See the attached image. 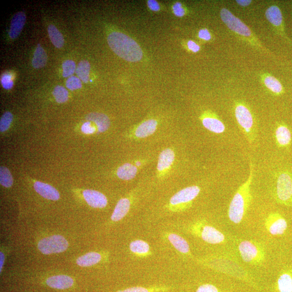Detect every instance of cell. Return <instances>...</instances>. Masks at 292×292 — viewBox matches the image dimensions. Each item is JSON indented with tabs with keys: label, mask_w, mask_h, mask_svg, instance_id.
I'll use <instances>...</instances> for the list:
<instances>
[{
	"label": "cell",
	"mask_w": 292,
	"mask_h": 292,
	"mask_svg": "<svg viewBox=\"0 0 292 292\" xmlns=\"http://www.w3.org/2000/svg\"><path fill=\"white\" fill-rule=\"evenodd\" d=\"M0 184L3 186L9 188L13 184V179L9 170L5 167L0 168Z\"/></svg>",
	"instance_id": "30"
},
{
	"label": "cell",
	"mask_w": 292,
	"mask_h": 292,
	"mask_svg": "<svg viewBox=\"0 0 292 292\" xmlns=\"http://www.w3.org/2000/svg\"><path fill=\"white\" fill-rule=\"evenodd\" d=\"M66 87L69 89L74 91L82 87V82L80 79L76 77H71L67 79Z\"/></svg>",
	"instance_id": "35"
},
{
	"label": "cell",
	"mask_w": 292,
	"mask_h": 292,
	"mask_svg": "<svg viewBox=\"0 0 292 292\" xmlns=\"http://www.w3.org/2000/svg\"><path fill=\"white\" fill-rule=\"evenodd\" d=\"M253 179V165L249 162V174L246 181L238 189L228 210L230 220L235 224H240L245 216L252 201L251 185Z\"/></svg>",
	"instance_id": "1"
},
{
	"label": "cell",
	"mask_w": 292,
	"mask_h": 292,
	"mask_svg": "<svg viewBox=\"0 0 292 292\" xmlns=\"http://www.w3.org/2000/svg\"><path fill=\"white\" fill-rule=\"evenodd\" d=\"M196 292H221L213 285L205 284L199 287Z\"/></svg>",
	"instance_id": "37"
},
{
	"label": "cell",
	"mask_w": 292,
	"mask_h": 292,
	"mask_svg": "<svg viewBox=\"0 0 292 292\" xmlns=\"http://www.w3.org/2000/svg\"><path fill=\"white\" fill-rule=\"evenodd\" d=\"M48 32L53 45L58 49H60L64 45V39L63 35L54 25H50L48 28Z\"/></svg>",
	"instance_id": "28"
},
{
	"label": "cell",
	"mask_w": 292,
	"mask_h": 292,
	"mask_svg": "<svg viewBox=\"0 0 292 292\" xmlns=\"http://www.w3.org/2000/svg\"><path fill=\"white\" fill-rule=\"evenodd\" d=\"M107 41L110 49L125 60L135 62L142 59L143 52L140 47L130 36L115 31L108 35Z\"/></svg>",
	"instance_id": "2"
},
{
	"label": "cell",
	"mask_w": 292,
	"mask_h": 292,
	"mask_svg": "<svg viewBox=\"0 0 292 292\" xmlns=\"http://www.w3.org/2000/svg\"><path fill=\"white\" fill-rule=\"evenodd\" d=\"M1 81L3 87L5 89H10L13 86L14 82L12 80V76L8 73L3 74L1 77Z\"/></svg>",
	"instance_id": "36"
},
{
	"label": "cell",
	"mask_w": 292,
	"mask_h": 292,
	"mask_svg": "<svg viewBox=\"0 0 292 292\" xmlns=\"http://www.w3.org/2000/svg\"><path fill=\"white\" fill-rule=\"evenodd\" d=\"M196 233H199L204 241L211 244H220L225 241V236L216 228L210 225H201L195 227Z\"/></svg>",
	"instance_id": "10"
},
{
	"label": "cell",
	"mask_w": 292,
	"mask_h": 292,
	"mask_svg": "<svg viewBox=\"0 0 292 292\" xmlns=\"http://www.w3.org/2000/svg\"><path fill=\"white\" fill-rule=\"evenodd\" d=\"M86 120L93 121L96 124L99 132H104L107 130L110 124L108 117L102 113H90L86 116Z\"/></svg>",
	"instance_id": "22"
},
{
	"label": "cell",
	"mask_w": 292,
	"mask_h": 292,
	"mask_svg": "<svg viewBox=\"0 0 292 292\" xmlns=\"http://www.w3.org/2000/svg\"><path fill=\"white\" fill-rule=\"evenodd\" d=\"M265 16L277 33L292 44V41L286 34L283 16L280 8L277 5H272L266 9Z\"/></svg>",
	"instance_id": "8"
},
{
	"label": "cell",
	"mask_w": 292,
	"mask_h": 292,
	"mask_svg": "<svg viewBox=\"0 0 292 292\" xmlns=\"http://www.w3.org/2000/svg\"><path fill=\"white\" fill-rule=\"evenodd\" d=\"M46 283L52 288L65 290L71 288L74 284V280L69 276L59 275L48 278Z\"/></svg>",
	"instance_id": "18"
},
{
	"label": "cell",
	"mask_w": 292,
	"mask_h": 292,
	"mask_svg": "<svg viewBox=\"0 0 292 292\" xmlns=\"http://www.w3.org/2000/svg\"><path fill=\"white\" fill-rule=\"evenodd\" d=\"M62 69L63 77L65 78L70 77L76 71V63L73 60H66L63 63Z\"/></svg>",
	"instance_id": "33"
},
{
	"label": "cell",
	"mask_w": 292,
	"mask_h": 292,
	"mask_svg": "<svg viewBox=\"0 0 292 292\" xmlns=\"http://www.w3.org/2000/svg\"><path fill=\"white\" fill-rule=\"evenodd\" d=\"M91 66L86 60H82L79 63L76 69L77 75L83 82L87 83L89 81Z\"/></svg>",
	"instance_id": "29"
},
{
	"label": "cell",
	"mask_w": 292,
	"mask_h": 292,
	"mask_svg": "<svg viewBox=\"0 0 292 292\" xmlns=\"http://www.w3.org/2000/svg\"><path fill=\"white\" fill-rule=\"evenodd\" d=\"M147 4L148 7L153 11L157 12L160 10V6H159L158 2L155 1V0H149V1H148Z\"/></svg>",
	"instance_id": "41"
},
{
	"label": "cell",
	"mask_w": 292,
	"mask_h": 292,
	"mask_svg": "<svg viewBox=\"0 0 292 292\" xmlns=\"http://www.w3.org/2000/svg\"><path fill=\"white\" fill-rule=\"evenodd\" d=\"M175 153L171 148H166L159 155L157 171L159 177L165 175L172 166L175 160Z\"/></svg>",
	"instance_id": "13"
},
{
	"label": "cell",
	"mask_w": 292,
	"mask_h": 292,
	"mask_svg": "<svg viewBox=\"0 0 292 292\" xmlns=\"http://www.w3.org/2000/svg\"><path fill=\"white\" fill-rule=\"evenodd\" d=\"M38 247L44 254L59 253L66 251L68 242L64 237L54 235L42 239L38 243Z\"/></svg>",
	"instance_id": "7"
},
{
	"label": "cell",
	"mask_w": 292,
	"mask_h": 292,
	"mask_svg": "<svg viewBox=\"0 0 292 292\" xmlns=\"http://www.w3.org/2000/svg\"><path fill=\"white\" fill-rule=\"evenodd\" d=\"M277 285L279 292H292V274L288 272L281 274Z\"/></svg>",
	"instance_id": "27"
},
{
	"label": "cell",
	"mask_w": 292,
	"mask_h": 292,
	"mask_svg": "<svg viewBox=\"0 0 292 292\" xmlns=\"http://www.w3.org/2000/svg\"><path fill=\"white\" fill-rule=\"evenodd\" d=\"M188 49L194 53L198 52L200 50V47L194 41H189L187 43Z\"/></svg>",
	"instance_id": "42"
},
{
	"label": "cell",
	"mask_w": 292,
	"mask_h": 292,
	"mask_svg": "<svg viewBox=\"0 0 292 292\" xmlns=\"http://www.w3.org/2000/svg\"><path fill=\"white\" fill-rule=\"evenodd\" d=\"M220 17L222 22L224 23L232 32L237 35L243 41L256 48V49L262 51L263 52L268 53L263 45L260 43L259 40L255 35L250 28L242 21L233 14L229 10L226 8H222L220 10Z\"/></svg>",
	"instance_id": "3"
},
{
	"label": "cell",
	"mask_w": 292,
	"mask_h": 292,
	"mask_svg": "<svg viewBox=\"0 0 292 292\" xmlns=\"http://www.w3.org/2000/svg\"><path fill=\"white\" fill-rule=\"evenodd\" d=\"M274 197L281 205L292 207V173L281 171L275 177Z\"/></svg>",
	"instance_id": "5"
},
{
	"label": "cell",
	"mask_w": 292,
	"mask_h": 292,
	"mask_svg": "<svg viewBox=\"0 0 292 292\" xmlns=\"http://www.w3.org/2000/svg\"><path fill=\"white\" fill-rule=\"evenodd\" d=\"M168 239L180 252L184 254L189 252L190 249L188 243L182 237L175 235V234H171L168 236Z\"/></svg>",
	"instance_id": "25"
},
{
	"label": "cell",
	"mask_w": 292,
	"mask_h": 292,
	"mask_svg": "<svg viewBox=\"0 0 292 292\" xmlns=\"http://www.w3.org/2000/svg\"><path fill=\"white\" fill-rule=\"evenodd\" d=\"M13 116L9 111L4 113L0 120V131L4 132L9 128L13 121Z\"/></svg>",
	"instance_id": "34"
},
{
	"label": "cell",
	"mask_w": 292,
	"mask_h": 292,
	"mask_svg": "<svg viewBox=\"0 0 292 292\" xmlns=\"http://www.w3.org/2000/svg\"><path fill=\"white\" fill-rule=\"evenodd\" d=\"M53 93L58 103H64L68 99V92L66 89L62 86H57Z\"/></svg>",
	"instance_id": "32"
},
{
	"label": "cell",
	"mask_w": 292,
	"mask_h": 292,
	"mask_svg": "<svg viewBox=\"0 0 292 292\" xmlns=\"http://www.w3.org/2000/svg\"><path fill=\"white\" fill-rule=\"evenodd\" d=\"M200 192V188L197 186L185 188L172 196L170 200V204L173 206L190 204L197 197Z\"/></svg>",
	"instance_id": "11"
},
{
	"label": "cell",
	"mask_w": 292,
	"mask_h": 292,
	"mask_svg": "<svg viewBox=\"0 0 292 292\" xmlns=\"http://www.w3.org/2000/svg\"><path fill=\"white\" fill-rule=\"evenodd\" d=\"M199 38L202 40L208 41L211 40L212 35L208 29H202L198 33Z\"/></svg>",
	"instance_id": "40"
},
{
	"label": "cell",
	"mask_w": 292,
	"mask_h": 292,
	"mask_svg": "<svg viewBox=\"0 0 292 292\" xmlns=\"http://www.w3.org/2000/svg\"><path fill=\"white\" fill-rule=\"evenodd\" d=\"M201 121L205 128L213 133L222 134L226 131L225 124L215 113L207 111L201 116Z\"/></svg>",
	"instance_id": "12"
},
{
	"label": "cell",
	"mask_w": 292,
	"mask_h": 292,
	"mask_svg": "<svg viewBox=\"0 0 292 292\" xmlns=\"http://www.w3.org/2000/svg\"><path fill=\"white\" fill-rule=\"evenodd\" d=\"M173 10L174 14L177 17H182L185 14V10L182 6L181 3L177 2L174 4Z\"/></svg>",
	"instance_id": "38"
},
{
	"label": "cell",
	"mask_w": 292,
	"mask_h": 292,
	"mask_svg": "<svg viewBox=\"0 0 292 292\" xmlns=\"http://www.w3.org/2000/svg\"><path fill=\"white\" fill-rule=\"evenodd\" d=\"M242 259L246 263L256 265L264 262L266 253L260 243L252 240L242 241L238 246Z\"/></svg>",
	"instance_id": "6"
},
{
	"label": "cell",
	"mask_w": 292,
	"mask_h": 292,
	"mask_svg": "<svg viewBox=\"0 0 292 292\" xmlns=\"http://www.w3.org/2000/svg\"><path fill=\"white\" fill-rule=\"evenodd\" d=\"M81 131L84 134H91L95 132V129L91 123L86 122L82 126Z\"/></svg>",
	"instance_id": "39"
},
{
	"label": "cell",
	"mask_w": 292,
	"mask_h": 292,
	"mask_svg": "<svg viewBox=\"0 0 292 292\" xmlns=\"http://www.w3.org/2000/svg\"><path fill=\"white\" fill-rule=\"evenodd\" d=\"M262 78L265 86L270 92L277 95H280L284 93L283 85L277 78L267 73L264 74Z\"/></svg>",
	"instance_id": "20"
},
{
	"label": "cell",
	"mask_w": 292,
	"mask_h": 292,
	"mask_svg": "<svg viewBox=\"0 0 292 292\" xmlns=\"http://www.w3.org/2000/svg\"><path fill=\"white\" fill-rule=\"evenodd\" d=\"M83 197L87 203L92 208L103 209L107 205V199L98 191L87 189L83 191Z\"/></svg>",
	"instance_id": "14"
},
{
	"label": "cell",
	"mask_w": 292,
	"mask_h": 292,
	"mask_svg": "<svg viewBox=\"0 0 292 292\" xmlns=\"http://www.w3.org/2000/svg\"><path fill=\"white\" fill-rule=\"evenodd\" d=\"M47 55L43 48L40 45L36 47L34 53L32 65L35 68L44 67L47 63Z\"/></svg>",
	"instance_id": "26"
},
{
	"label": "cell",
	"mask_w": 292,
	"mask_h": 292,
	"mask_svg": "<svg viewBox=\"0 0 292 292\" xmlns=\"http://www.w3.org/2000/svg\"><path fill=\"white\" fill-rule=\"evenodd\" d=\"M4 255L1 252L0 253V272H2V267L4 262Z\"/></svg>",
	"instance_id": "45"
},
{
	"label": "cell",
	"mask_w": 292,
	"mask_h": 292,
	"mask_svg": "<svg viewBox=\"0 0 292 292\" xmlns=\"http://www.w3.org/2000/svg\"><path fill=\"white\" fill-rule=\"evenodd\" d=\"M118 292H149V291L145 288H141V287H134V288L127 289L124 291Z\"/></svg>",
	"instance_id": "43"
},
{
	"label": "cell",
	"mask_w": 292,
	"mask_h": 292,
	"mask_svg": "<svg viewBox=\"0 0 292 292\" xmlns=\"http://www.w3.org/2000/svg\"><path fill=\"white\" fill-rule=\"evenodd\" d=\"M130 249L132 252L136 254H146L150 250L148 244L142 240H135L130 244Z\"/></svg>",
	"instance_id": "31"
},
{
	"label": "cell",
	"mask_w": 292,
	"mask_h": 292,
	"mask_svg": "<svg viewBox=\"0 0 292 292\" xmlns=\"http://www.w3.org/2000/svg\"><path fill=\"white\" fill-rule=\"evenodd\" d=\"M26 15L21 12L15 14L12 20L9 35L12 39L17 38L22 30L26 22Z\"/></svg>",
	"instance_id": "19"
},
{
	"label": "cell",
	"mask_w": 292,
	"mask_h": 292,
	"mask_svg": "<svg viewBox=\"0 0 292 292\" xmlns=\"http://www.w3.org/2000/svg\"><path fill=\"white\" fill-rule=\"evenodd\" d=\"M158 122L151 119L143 122L138 125L132 132L133 137L136 139H143L155 133L157 130Z\"/></svg>",
	"instance_id": "15"
},
{
	"label": "cell",
	"mask_w": 292,
	"mask_h": 292,
	"mask_svg": "<svg viewBox=\"0 0 292 292\" xmlns=\"http://www.w3.org/2000/svg\"><path fill=\"white\" fill-rule=\"evenodd\" d=\"M36 192L45 199L56 201L60 199V194L58 191L52 186L36 182L34 185Z\"/></svg>",
	"instance_id": "17"
},
{
	"label": "cell",
	"mask_w": 292,
	"mask_h": 292,
	"mask_svg": "<svg viewBox=\"0 0 292 292\" xmlns=\"http://www.w3.org/2000/svg\"><path fill=\"white\" fill-rule=\"evenodd\" d=\"M236 118L242 133L250 144L256 141L258 130L251 110L241 102H237L235 106Z\"/></svg>",
	"instance_id": "4"
},
{
	"label": "cell",
	"mask_w": 292,
	"mask_h": 292,
	"mask_svg": "<svg viewBox=\"0 0 292 292\" xmlns=\"http://www.w3.org/2000/svg\"><path fill=\"white\" fill-rule=\"evenodd\" d=\"M131 206V202L129 199L123 198L120 199L117 203L113 213L111 215V219L113 221H118L128 213Z\"/></svg>",
	"instance_id": "21"
},
{
	"label": "cell",
	"mask_w": 292,
	"mask_h": 292,
	"mask_svg": "<svg viewBox=\"0 0 292 292\" xmlns=\"http://www.w3.org/2000/svg\"><path fill=\"white\" fill-rule=\"evenodd\" d=\"M236 2L239 6L245 7L250 5L252 1L250 0H238Z\"/></svg>",
	"instance_id": "44"
},
{
	"label": "cell",
	"mask_w": 292,
	"mask_h": 292,
	"mask_svg": "<svg viewBox=\"0 0 292 292\" xmlns=\"http://www.w3.org/2000/svg\"><path fill=\"white\" fill-rule=\"evenodd\" d=\"M102 259L101 255L96 252H90L79 257L77 264L81 267H89L98 264Z\"/></svg>",
	"instance_id": "24"
},
{
	"label": "cell",
	"mask_w": 292,
	"mask_h": 292,
	"mask_svg": "<svg viewBox=\"0 0 292 292\" xmlns=\"http://www.w3.org/2000/svg\"><path fill=\"white\" fill-rule=\"evenodd\" d=\"M137 173V168L136 166L130 163H126L120 166L117 171L118 177L123 180H132L134 179Z\"/></svg>",
	"instance_id": "23"
},
{
	"label": "cell",
	"mask_w": 292,
	"mask_h": 292,
	"mask_svg": "<svg viewBox=\"0 0 292 292\" xmlns=\"http://www.w3.org/2000/svg\"><path fill=\"white\" fill-rule=\"evenodd\" d=\"M274 135L276 143L279 147L285 148L291 144V131L286 125L282 123L278 124L276 127Z\"/></svg>",
	"instance_id": "16"
},
{
	"label": "cell",
	"mask_w": 292,
	"mask_h": 292,
	"mask_svg": "<svg viewBox=\"0 0 292 292\" xmlns=\"http://www.w3.org/2000/svg\"><path fill=\"white\" fill-rule=\"evenodd\" d=\"M288 222L278 212L270 213L265 221V228L272 236L284 235L288 229Z\"/></svg>",
	"instance_id": "9"
}]
</instances>
